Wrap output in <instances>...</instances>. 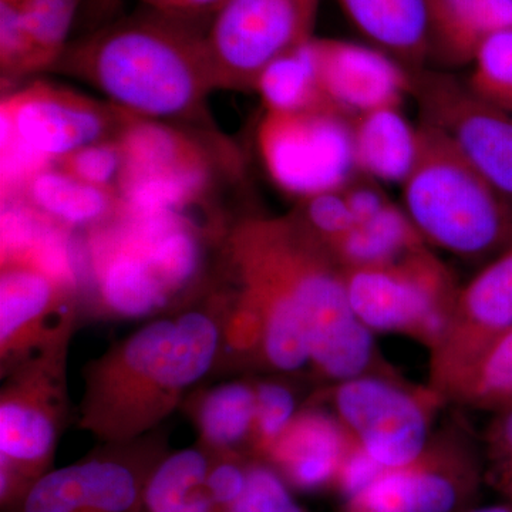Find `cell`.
Segmentation results:
<instances>
[{"instance_id": "6da1fadb", "label": "cell", "mask_w": 512, "mask_h": 512, "mask_svg": "<svg viewBox=\"0 0 512 512\" xmlns=\"http://www.w3.org/2000/svg\"><path fill=\"white\" fill-rule=\"evenodd\" d=\"M224 249L234 284L301 318L309 369L322 386L399 373L350 308L343 266L292 211L242 218L229 228Z\"/></svg>"}, {"instance_id": "7a4b0ae2", "label": "cell", "mask_w": 512, "mask_h": 512, "mask_svg": "<svg viewBox=\"0 0 512 512\" xmlns=\"http://www.w3.org/2000/svg\"><path fill=\"white\" fill-rule=\"evenodd\" d=\"M229 293L151 318L90 360L83 369L77 427L99 443L160 429L220 365Z\"/></svg>"}, {"instance_id": "3957f363", "label": "cell", "mask_w": 512, "mask_h": 512, "mask_svg": "<svg viewBox=\"0 0 512 512\" xmlns=\"http://www.w3.org/2000/svg\"><path fill=\"white\" fill-rule=\"evenodd\" d=\"M147 10L69 45L53 69L90 84L133 116L202 119L215 92L205 30Z\"/></svg>"}, {"instance_id": "277c9868", "label": "cell", "mask_w": 512, "mask_h": 512, "mask_svg": "<svg viewBox=\"0 0 512 512\" xmlns=\"http://www.w3.org/2000/svg\"><path fill=\"white\" fill-rule=\"evenodd\" d=\"M419 128V156L402 184L403 210L429 247L487 264L512 248V204L443 134Z\"/></svg>"}, {"instance_id": "5b68a950", "label": "cell", "mask_w": 512, "mask_h": 512, "mask_svg": "<svg viewBox=\"0 0 512 512\" xmlns=\"http://www.w3.org/2000/svg\"><path fill=\"white\" fill-rule=\"evenodd\" d=\"M69 348L30 359L2 377L0 507H13L52 470L64 430L76 420L69 383Z\"/></svg>"}, {"instance_id": "8992f818", "label": "cell", "mask_w": 512, "mask_h": 512, "mask_svg": "<svg viewBox=\"0 0 512 512\" xmlns=\"http://www.w3.org/2000/svg\"><path fill=\"white\" fill-rule=\"evenodd\" d=\"M309 402L335 414L357 446L383 470L419 456L448 402L430 384H414L402 373H366L320 386Z\"/></svg>"}, {"instance_id": "52a82bcc", "label": "cell", "mask_w": 512, "mask_h": 512, "mask_svg": "<svg viewBox=\"0 0 512 512\" xmlns=\"http://www.w3.org/2000/svg\"><path fill=\"white\" fill-rule=\"evenodd\" d=\"M343 271L350 308L370 332L404 336L429 352L443 338L461 285L429 245Z\"/></svg>"}, {"instance_id": "ba28073f", "label": "cell", "mask_w": 512, "mask_h": 512, "mask_svg": "<svg viewBox=\"0 0 512 512\" xmlns=\"http://www.w3.org/2000/svg\"><path fill=\"white\" fill-rule=\"evenodd\" d=\"M485 481L483 448L463 417L448 419L409 463L383 470L336 512H464Z\"/></svg>"}, {"instance_id": "9c48e42d", "label": "cell", "mask_w": 512, "mask_h": 512, "mask_svg": "<svg viewBox=\"0 0 512 512\" xmlns=\"http://www.w3.org/2000/svg\"><path fill=\"white\" fill-rule=\"evenodd\" d=\"M320 0H225L205 29L214 90L254 92L279 57L313 39Z\"/></svg>"}, {"instance_id": "30bf717a", "label": "cell", "mask_w": 512, "mask_h": 512, "mask_svg": "<svg viewBox=\"0 0 512 512\" xmlns=\"http://www.w3.org/2000/svg\"><path fill=\"white\" fill-rule=\"evenodd\" d=\"M168 451L160 429L100 443L76 463L47 471L5 512H141L148 478Z\"/></svg>"}, {"instance_id": "8fae6325", "label": "cell", "mask_w": 512, "mask_h": 512, "mask_svg": "<svg viewBox=\"0 0 512 512\" xmlns=\"http://www.w3.org/2000/svg\"><path fill=\"white\" fill-rule=\"evenodd\" d=\"M256 147L266 173L296 200L339 190L357 173L350 119L338 111H265Z\"/></svg>"}, {"instance_id": "7c38bea8", "label": "cell", "mask_w": 512, "mask_h": 512, "mask_svg": "<svg viewBox=\"0 0 512 512\" xmlns=\"http://www.w3.org/2000/svg\"><path fill=\"white\" fill-rule=\"evenodd\" d=\"M124 170L117 192L133 212H183L211 183V158L183 131L128 113L119 134Z\"/></svg>"}, {"instance_id": "4fadbf2b", "label": "cell", "mask_w": 512, "mask_h": 512, "mask_svg": "<svg viewBox=\"0 0 512 512\" xmlns=\"http://www.w3.org/2000/svg\"><path fill=\"white\" fill-rule=\"evenodd\" d=\"M427 124L447 138L494 190L512 204V113L471 92L446 70L412 72V94Z\"/></svg>"}, {"instance_id": "5bb4252c", "label": "cell", "mask_w": 512, "mask_h": 512, "mask_svg": "<svg viewBox=\"0 0 512 512\" xmlns=\"http://www.w3.org/2000/svg\"><path fill=\"white\" fill-rule=\"evenodd\" d=\"M79 320L76 285L19 259L0 268V375L70 348Z\"/></svg>"}, {"instance_id": "9a60e30c", "label": "cell", "mask_w": 512, "mask_h": 512, "mask_svg": "<svg viewBox=\"0 0 512 512\" xmlns=\"http://www.w3.org/2000/svg\"><path fill=\"white\" fill-rule=\"evenodd\" d=\"M127 117L114 104L47 82L8 93L0 104L2 136L52 164L97 141L119 137Z\"/></svg>"}, {"instance_id": "2e32d148", "label": "cell", "mask_w": 512, "mask_h": 512, "mask_svg": "<svg viewBox=\"0 0 512 512\" xmlns=\"http://www.w3.org/2000/svg\"><path fill=\"white\" fill-rule=\"evenodd\" d=\"M512 326V248L458 291L446 332L429 352V382L450 404L457 387Z\"/></svg>"}, {"instance_id": "e0dca14e", "label": "cell", "mask_w": 512, "mask_h": 512, "mask_svg": "<svg viewBox=\"0 0 512 512\" xmlns=\"http://www.w3.org/2000/svg\"><path fill=\"white\" fill-rule=\"evenodd\" d=\"M311 47L323 96L348 119L402 107L412 94V72L375 46L315 36Z\"/></svg>"}, {"instance_id": "ac0fdd59", "label": "cell", "mask_w": 512, "mask_h": 512, "mask_svg": "<svg viewBox=\"0 0 512 512\" xmlns=\"http://www.w3.org/2000/svg\"><path fill=\"white\" fill-rule=\"evenodd\" d=\"M251 461L198 443L170 450L148 478L141 512H225L244 491Z\"/></svg>"}, {"instance_id": "d6986e66", "label": "cell", "mask_w": 512, "mask_h": 512, "mask_svg": "<svg viewBox=\"0 0 512 512\" xmlns=\"http://www.w3.org/2000/svg\"><path fill=\"white\" fill-rule=\"evenodd\" d=\"M123 215L89 232L97 298L103 311L114 318H156L175 303L128 231Z\"/></svg>"}, {"instance_id": "ffe728a7", "label": "cell", "mask_w": 512, "mask_h": 512, "mask_svg": "<svg viewBox=\"0 0 512 512\" xmlns=\"http://www.w3.org/2000/svg\"><path fill=\"white\" fill-rule=\"evenodd\" d=\"M355 441L335 414L309 402L265 458L295 493H333L340 468Z\"/></svg>"}, {"instance_id": "44dd1931", "label": "cell", "mask_w": 512, "mask_h": 512, "mask_svg": "<svg viewBox=\"0 0 512 512\" xmlns=\"http://www.w3.org/2000/svg\"><path fill=\"white\" fill-rule=\"evenodd\" d=\"M123 220L175 305L198 284L204 247L200 229L181 212H124Z\"/></svg>"}, {"instance_id": "7402d4cb", "label": "cell", "mask_w": 512, "mask_h": 512, "mask_svg": "<svg viewBox=\"0 0 512 512\" xmlns=\"http://www.w3.org/2000/svg\"><path fill=\"white\" fill-rule=\"evenodd\" d=\"M429 63L450 70L471 66L495 33L512 29L511 0H427Z\"/></svg>"}, {"instance_id": "603a6c76", "label": "cell", "mask_w": 512, "mask_h": 512, "mask_svg": "<svg viewBox=\"0 0 512 512\" xmlns=\"http://www.w3.org/2000/svg\"><path fill=\"white\" fill-rule=\"evenodd\" d=\"M16 198L70 232L96 231L126 212L119 192L86 183L56 164L33 175Z\"/></svg>"}, {"instance_id": "cb8c5ba5", "label": "cell", "mask_w": 512, "mask_h": 512, "mask_svg": "<svg viewBox=\"0 0 512 512\" xmlns=\"http://www.w3.org/2000/svg\"><path fill=\"white\" fill-rule=\"evenodd\" d=\"M181 409L197 431L198 444L224 454L252 456L256 394L254 377L194 389Z\"/></svg>"}, {"instance_id": "d4e9b609", "label": "cell", "mask_w": 512, "mask_h": 512, "mask_svg": "<svg viewBox=\"0 0 512 512\" xmlns=\"http://www.w3.org/2000/svg\"><path fill=\"white\" fill-rule=\"evenodd\" d=\"M346 18L372 46L410 72L429 67L427 0H338Z\"/></svg>"}, {"instance_id": "484cf974", "label": "cell", "mask_w": 512, "mask_h": 512, "mask_svg": "<svg viewBox=\"0 0 512 512\" xmlns=\"http://www.w3.org/2000/svg\"><path fill=\"white\" fill-rule=\"evenodd\" d=\"M357 173L376 183L402 185L420 148L419 124L402 107H382L350 119Z\"/></svg>"}, {"instance_id": "4316f807", "label": "cell", "mask_w": 512, "mask_h": 512, "mask_svg": "<svg viewBox=\"0 0 512 512\" xmlns=\"http://www.w3.org/2000/svg\"><path fill=\"white\" fill-rule=\"evenodd\" d=\"M426 245L403 207L390 201L375 217L350 229L333 255L343 269L356 268L386 264Z\"/></svg>"}, {"instance_id": "83f0119b", "label": "cell", "mask_w": 512, "mask_h": 512, "mask_svg": "<svg viewBox=\"0 0 512 512\" xmlns=\"http://www.w3.org/2000/svg\"><path fill=\"white\" fill-rule=\"evenodd\" d=\"M311 42L312 39L279 57L258 77L254 92L261 97L265 111L298 113L333 110L320 89Z\"/></svg>"}, {"instance_id": "f1b7e54d", "label": "cell", "mask_w": 512, "mask_h": 512, "mask_svg": "<svg viewBox=\"0 0 512 512\" xmlns=\"http://www.w3.org/2000/svg\"><path fill=\"white\" fill-rule=\"evenodd\" d=\"M29 42L28 74L53 69L66 52L67 39L83 0H18Z\"/></svg>"}, {"instance_id": "f546056e", "label": "cell", "mask_w": 512, "mask_h": 512, "mask_svg": "<svg viewBox=\"0 0 512 512\" xmlns=\"http://www.w3.org/2000/svg\"><path fill=\"white\" fill-rule=\"evenodd\" d=\"M450 404L491 413L512 407V326L468 373Z\"/></svg>"}, {"instance_id": "4dcf8cb0", "label": "cell", "mask_w": 512, "mask_h": 512, "mask_svg": "<svg viewBox=\"0 0 512 512\" xmlns=\"http://www.w3.org/2000/svg\"><path fill=\"white\" fill-rule=\"evenodd\" d=\"M256 414L252 456L265 460L305 402L299 403L292 376L254 377Z\"/></svg>"}, {"instance_id": "1f68e13d", "label": "cell", "mask_w": 512, "mask_h": 512, "mask_svg": "<svg viewBox=\"0 0 512 512\" xmlns=\"http://www.w3.org/2000/svg\"><path fill=\"white\" fill-rule=\"evenodd\" d=\"M470 67L466 83L471 92L512 113V29L485 40Z\"/></svg>"}, {"instance_id": "d6a6232c", "label": "cell", "mask_w": 512, "mask_h": 512, "mask_svg": "<svg viewBox=\"0 0 512 512\" xmlns=\"http://www.w3.org/2000/svg\"><path fill=\"white\" fill-rule=\"evenodd\" d=\"M343 188L303 198L292 210L302 224L332 252L355 227Z\"/></svg>"}, {"instance_id": "836d02e7", "label": "cell", "mask_w": 512, "mask_h": 512, "mask_svg": "<svg viewBox=\"0 0 512 512\" xmlns=\"http://www.w3.org/2000/svg\"><path fill=\"white\" fill-rule=\"evenodd\" d=\"M295 494L274 468L254 457L244 491L225 512H312Z\"/></svg>"}, {"instance_id": "e575fe53", "label": "cell", "mask_w": 512, "mask_h": 512, "mask_svg": "<svg viewBox=\"0 0 512 512\" xmlns=\"http://www.w3.org/2000/svg\"><path fill=\"white\" fill-rule=\"evenodd\" d=\"M64 171L86 183L117 191L124 170L120 138L97 141L57 161Z\"/></svg>"}, {"instance_id": "d590c367", "label": "cell", "mask_w": 512, "mask_h": 512, "mask_svg": "<svg viewBox=\"0 0 512 512\" xmlns=\"http://www.w3.org/2000/svg\"><path fill=\"white\" fill-rule=\"evenodd\" d=\"M29 42L18 0H0V67L3 82L28 76Z\"/></svg>"}, {"instance_id": "8d00e7d4", "label": "cell", "mask_w": 512, "mask_h": 512, "mask_svg": "<svg viewBox=\"0 0 512 512\" xmlns=\"http://www.w3.org/2000/svg\"><path fill=\"white\" fill-rule=\"evenodd\" d=\"M147 9L163 13L171 18L195 22L201 18H212L224 5L225 0H140Z\"/></svg>"}, {"instance_id": "74e56055", "label": "cell", "mask_w": 512, "mask_h": 512, "mask_svg": "<svg viewBox=\"0 0 512 512\" xmlns=\"http://www.w3.org/2000/svg\"><path fill=\"white\" fill-rule=\"evenodd\" d=\"M120 2L121 0H90V8L96 15H109Z\"/></svg>"}, {"instance_id": "f35d334b", "label": "cell", "mask_w": 512, "mask_h": 512, "mask_svg": "<svg viewBox=\"0 0 512 512\" xmlns=\"http://www.w3.org/2000/svg\"><path fill=\"white\" fill-rule=\"evenodd\" d=\"M464 512H512V503L503 500V503L498 504L474 505Z\"/></svg>"}, {"instance_id": "ab89813d", "label": "cell", "mask_w": 512, "mask_h": 512, "mask_svg": "<svg viewBox=\"0 0 512 512\" xmlns=\"http://www.w3.org/2000/svg\"><path fill=\"white\" fill-rule=\"evenodd\" d=\"M511 2H512V0H511Z\"/></svg>"}]
</instances>
